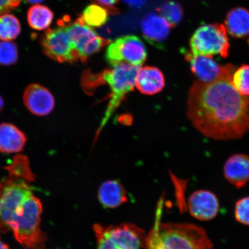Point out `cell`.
<instances>
[{
  "label": "cell",
  "mask_w": 249,
  "mask_h": 249,
  "mask_svg": "<svg viewBox=\"0 0 249 249\" xmlns=\"http://www.w3.org/2000/svg\"><path fill=\"white\" fill-rule=\"evenodd\" d=\"M187 103L190 121L208 139H237L249 130V96L239 94L230 77L210 83L196 81Z\"/></svg>",
  "instance_id": "obj_1"
},
{
  "label": "cell",
  "mask_w": 249,
  "mask_h": 249,
  "mask_svg": "<svg viewBox=\"0 0 249 249\" xmlns=\"http://www.w3.org/2000/svg\"><path fill=\"white\" fill-rule=\"evenodd\" d=\"M162 205L161 200L145 249H213V243L201 227L188 223H161Z\"/></svg>",
  "instance_id": "obj_2"
},
{
  "label": "cell",
  "mask_w": 249,
  "mask_h": 249,
  "mask_svg": "<svg viewBox=\"0 0 249 249\" xmlns=\"http://www.w3.org/2000/svg\"><path fill=\"white\" fill-rule=\"evenodd\" d=\"M140 68L126 64H120L100 74H95L93 79L90 78L89 81L83 80V83L89 82L90 85L92 83L93 85L105 84L110 90V101L99 125L96 138L127 95L135 88L136 77Z\"/></svg>",
  "instance_id": "obj_3"
},
{
  "label": "cell",
  "mask_w": 249,
  "mask_h": 249,
  "mask_svg": "<svg viewBox=\"0 0 249 249\" xmlns=\"http://www.w3.org/2000/svg\"><path fill=\"white\" fill-rule=\"evenodd\" d=\"M42 205L33 195L25 199L15 211L10 224L15 238L27 249H43L46 236L40 229Z\"/></svg>",
  "instance_id": "obj_4"
},
{
  "label": "cell",
  "mask_w": 249,
  "mask_h": 249,
  "mask_svg": "<svg viewBox=\"0 0 249 249\" xmlns=\"http://www.w3.org/2000/svg\"><path fill=\"white\" fill-rule=\"evenodd\" d=\"M97 242V249H145L144 231L131 223L93 227Z\"/></svg>",
  "instance_id": "obj_5"
},
{
  "label": "cell",
  "mask_w": 249,
  "mask_h": 249,
  "mask_svg": "<svg viewBox=\"0 0 249 249\" xmlns=\"http://www.w3.org/2000/svg\"><path fill=\"white\" fill-rule=\"evenodd\" d=\"M68 22L65 18L59 20L57 26L47 30L40 40L45 54L61 63H73L80 60L79 53L68 29Z\"/></svg>",
  "instance_id": "obj_6"
},
{
  "label": "cell",
  "mask_w": 249,
  "mask_h": 249,
  "mask_svg": "<svg viewBox=\"0 0 249 249\" xmlns=\"http://www.w3.org/2000/svg\"><path fill=\"white\" fill-rule=\"evenodd\" d=\"M33 195V187L23 179L9 176L0 182V232L11 231L15 211L25 199Z\"/></svg>",
  "instance_id": "obj_7"
},
{
  "label": "cell",
  "mask_w": 249,
  "mask_h": 249,
  "mask_svg": "<svg viewBox=\"0 0 249 249\" xmlns=\"http://www.w3.org/2000/svg\"><path fill=\"white\" fill-rule=\"evenodd\" d=\"M190 45L189 53L192 55L211 57L219 55L225 58L229 55V39L222 24H206L199 27L193 35Z\"/></svg>",
  "instance_id": "obj_8"
},
{
  "label": "cell",
  "mask_w": 249,
  "mask_h": 249,
  "mask_svg": "<svg viewBox=\"0 0 249 249\" xmlns=\"http://www.w3.org/2000/svg\"><path fill=\"white\" fill-rule=\"evenodd\" d=\"M105 57L111 67L126 64L141 67L147 59V50L138 36H127L111 43L107 48Z\"/></svg>",
  "instance_id": "obj_9"
},
{
  "label": "cell",
  "mask_w": 249,
  "mask_h": 249,
  "mask_svg": "<svg viewBox=\"0 0 249 249\" xmlns=\"http://www.w3.org/2000/svg\"><path fill=\"white\" fill-rule=\"evenodd\" d=\"M68 26L81 61H85L89 56L101 51L110 42V40L99 36L80 17L73 23L69 21Z\"/></svg>",
  "instance_id": "obj_10"
},
{
  "label": "cell",
  "mask_w": 249,
  "mask_h": 249,
  "mask_svg": "<svg viewBox=\"0 0 249 249\" xmlns=\"http://www.w3.org/2000/svg\"><path fill=\"white\" fill-rule=\"evenodd\" d=\"M185 58L189 62L192 73L202 83H210L223 78H231L235 71L233 65L222 66L208 56L194 55L188 52Z\"/></svg>",
  "instance_id": "obj_11"
},
{
  "label": "cell",
  "mask_w": 249,
  "mask_h": 249,
  "mask_svg": "<svg viewBox=\"0 0 249 249\" xmlns=\"http://www.w3.org/2000/svg\"><path fill=\"white\" fill-rule=\"evenodd\" d=\"M188 209L190 214L201 221L213 220L219 210V202L213 193L205 190H199L190 196Z\"/></svg>",
  "instance_id": "obj_12"
},
{
  "label": "cell",
  "mask_w": 249,
  "mask_h": 249,
  "mask_svg": "<svg viewBox=\"0 0 249 249\" xmlns=\"http://www.w3.org/2000/svg\"><path fill=\"white\" fill-rule=\"evenodd\" d=\"M23 102L31 113L45 116L53 110L55 101L49 90L38 84H31L23 93Z\"/></svg>",
  "instance_id": "obj_13"
},
{
  "label": "cell",
  "mask_w": 249,
  "mask_h": 249,
  "mask_svg": "<svg viewBox=\"0 0 249 249\" xmlns=\"http://www.w3.org/2000/svg\"><path fill=\"white\" fill-rule=\"evenodd\" d=\"M171 26L160 15L150 14L143 18L142 31L143 38L159 49H163L169 37Z\"/></svg>",
  "instance_id": "obj_14"
},
{
  "label": "cell",
  "mask_w": 249,
  "mask_h": 249,
  "mask_svg": "<svg viewBox=\"0 0 249 249\" xmlns=\"http://www.w3.org/2000/svg\"><path fill=\"white\" fill-rule=\"evenodd\" d=\"M226 179L237 189H241L249 181V157L244 154L233 155L224 165Z\"/></svg>",
  "instance_id": "obj_15"
},
{
  "label": "cell",
  "mask_w": 249,
  "mask_h": 249,
  "mask_svg": "<svg viewBox=\"0 0 249 249\" xmlns=\"http://www.w3.org/2000/svg\"><path fill=\"white\" fill-rule=\"evenodd\" d=\"M165 86L164 77L157 68H139L135 80V88L143 94L152 95L162 91Z\"/></svg>",
  "instance_id": "obj_16"
},
{
  "label": "cell",
  "mask_w": 249,
  "mask_h": 249,
  "mask_svg": "<svg viewBox=\"0 0 249 249\" xmlns=\"http://www.w3.org/2000/svg\"><path fill=\"white\" fill-rule=\"evenodd\" d=\"M26 140L24 133L14 124H0V152L5 154L20 152L23 150Z\"/></svg>",
  "instance_id": "obj_17"
},
{
  "label": "cell",
  "mask_w": 249,
  "mask_h": 249,
  "mask_svg": "<svg viewBox=\"0 0 249 249\" xmlns=\"http://www.w3.org/2000/svg\"><path fill=\"white\" fill-rule=\"evenodd\" d=\"M98 199L107 208H116L125 203L127 197L125 189L116 180H107L102 183L98 191Z\"/></svg>",
  "instance_id": "obj_18"
},
{
  "label": "cell",
  "mask_w": 249,
  "mask_h": 249,
  "mask_svg": "<svg viewBox=\"0 0 249 249\" xmlns=\"http://www.w3.org/2000/svg\"><path fill=\"white\" fill-rule=\"evenodd\" d=\"M225 29L235 38H242L249 34V11L245 8L232 9L227 15Z\"/></svg>",
  "instance_id": "obj_19"
},
{
  "label": "cell",
  "mask_w": 249,
  "mask_h": 249,
  "mask_svg": "<svg viewBox=\"0 0 249 249\" xmlns=\"http://www.w3.org/2000/svg\"><path fill=\"white\" fill-rule=\"evenodd\" d=\"M54 15L48 7L45 5L32 6L27 13V20L33 29L42 31L51 26Z\"/></svg>",
  "instance_id": "obj_20"
},
{
  "label": "cell",
  "mask_w": 249,
  "mask_h": 249,
  "mask_svg": "<svg viewBox=\"0 0 249 249\" xmlns=\"http://www.w3.org/2000/svg\"><path fill=\"white\" fill-rule=\"evenodd\" d=\"M21 26L17 17L11 14L0 16V39L11 41L20 35Z\"/></svg>",
  "instance_id": "obj_21"
},
{
  "label": "cell",
  "mask_w": 249,
  "mask_h": 249,
  "mask_svg": "<svg viewBox=\"0 0 249 249\" xmlns=\"http://www.w3.org/2000/svg\"><path fill=\"white\" fill-rule=\"evenodd\" d=\"M108 12L107 9L97 4L88 6L80 18L83 22L89 27H99L107 23Z\"/></svg>",
  "instance_id": "obj_22"
},
{
  "label": "cell",
  "mask_w": 249,
  "mask_h": 249,
  "mask_svg": "<svg viewBox=\"0 0 249 249\" xmlns=\"http://www.w3.org/2000/svg\"><path fill=\"white\" fill-rule=\"evenodd\" d=\"M159 14L170 25L174 27L180 23L183 17L180 5L174 1H167L157 9Z\"/></svg>",
  "instance_id": "obj_23"
},
{
  "label": "cell",
  "mask_w": 249,
  "mask_h": 249,
  "mask_svg": "<svg viewBox=\"0 0 249 249\" xmlns=\"http://www.w3.org/2000/svg\"><path fill=\"white\" fill-rule=\"evenodd\" d=\"M231 83L236 91L242 96H249V65H243L233 71Z\"/></svg>",
  "instance_id": "obj_24"
},
{
  "label": "cell",
  "mask_w": 249,
  "mask_h": 249,
  "mask_svg": "<svg viewBox=\"0 0 249 249\" xmlns=\"http://www.w3.org/2000/svg\"><path fill=\"white\" fill-rule=\"evenodd\" d=\"M9 176L15 178L33 180V175L30 170L28 161L26 158L18 157L17 160L8 167Z\"/></svg>",
  "instance_id": "obj_25"
},
{
  "label": "cell",
  "mask_w": 249,
  "mask_h": 249,
  "mask_svg": "<svg viewBox=\"0 0 249 249\" xmlns=\"http://www.w3.org/2000/svg\"><path fill=\"white\" fill-rule=\"evenodd\" d=\"M18 59L17 45L11 41L0 42V65H14Z\"/></svg>",
  "instance_id": "obj_26"
},
{
  "label": "cell",
  "mask_w": 249,
  "mask_h": 249,
  "mask_svg": "<svg viewBox=\"0 0 249 249\" xmlns=\"http://www.w3.org/2000/svg\"><path fill=\"white\" fill-rule=\"evenodd\" d=\"M235 217L242 225L249 226V197L242 198L236 202Z\"/></svg>",
  "instance_id": "obj_27"
},
{
  "label": "cell",
  "mask_w": 249,
  "mask_h": 249,
  "mask_svg": "<svg viewBox=\"0 0 249 249\" xmlns=\"http://www.w3.org/2000/svg\"><path fill=\"white\" fill-rule=\"evenodd\" d=\"M21 0H0V16L8 14L20 5Z\"/></svg>",
  "instance_id": "obj_28"
},
{
  "label": "cell",
  "mask_w": 249,
  "mask_h": 249,
  "mask_svg": "<svg viewBox=\"0 0 249 249\" xmlns=\"http://www.w3.org/2000/svg\"><path fill=\"white\" fill-rule=\"evenodd\" d=\"M97 5L107 9L109 14H116L118 9L115 7L120 0H92Z\"/></svg>",
  "instance_id": "obj_29"
},
{
  "label": "cell",
  "mask_w": 249,
  "mask_h": 249,
  "mask_svg": "<svg viewBox=\"0 0 249 249\" xmlns=\"http://www.w3.org/2000/svg\"><path fill=\"white\" fill-rule=\"evenodd\" d=\"M126 4L135 8H141L144 5L147 0H123Z\"/></svg>",
  "instance_id": "obj_30"
},
{
  "label": "cell",
  "mask_w": 249,
  "mask_h": 249,
  "mask_svg": "<svg viewBox=\"0 0 249 249\" xmlns=\"http://www.w3.org/2000/svg\"><path fill=\"white\" fill-rule=\"evenodd\" d=\"M26 1L31 3V4H38V3L42 2L44 0H26Z\"/></svg>",
  "instance_id": "obj_31"
},
{
  "label": "cell",
  "mask_w": 249,
  "mask_h": 249,
  "mask_svg": "<svg viewBox=\"0 0 249 249\" xmlns=\"http://www.w3.org/2000/svg\"><path fill=\"white\" fill-rule=\"evenodd\" d=\"M0 249H9L8 246L3 243L0 239Z\"/></svg>",
  "instance_id": "obj_32"
},
{
  "label": "cell",
  "mask_w": 249,
  "mask_h": 249,
  "mask_svg": "<svg viewBox=\"0 0 249 249\" xmlns=\"http://www.w3.org/2000/svg\"><path fill=\"white\" fill-rule=\"evenodd\" d=\"M3 107H4V101H3L1 96H0V111L2 110Z\"/></svg>",
  "instance_id": "obj_33"
},
{
  "label": "cell",
  "mask_w": 249,
  "mask_h": 249,
  "mask_svg": "<svg viewBox=\"0 0 249 249\" xmlns=\"http://www.w3.org/2000/svg\"><path fill=\"white\" fill-rule=\"evenodd\" d=\"M0 205H1V198H0Z\"/></svg>",
  "instance_id": "obj_34"
},
{
  "label": "cell",
  "mask_w": 249,
  "mask_h": 249,
  "mask_svg": "<svg viewBox=\"0 0 249 249\" xmlns=\"http://www.w3.org/2000/svg\"></svg>",
  "instance_id": "obj_35"
}]
</instances>
